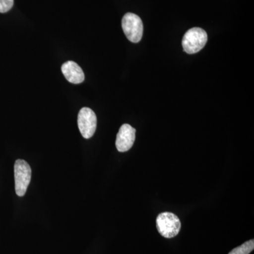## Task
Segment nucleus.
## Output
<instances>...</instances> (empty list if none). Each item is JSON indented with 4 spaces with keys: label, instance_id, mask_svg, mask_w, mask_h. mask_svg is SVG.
I'll return each instance as SVG.
<instances>
[{
    "label": "nucleus",
    "instance_id": "f257e3e1",
    "mask_svg": "<svg viewBox=\"0 0 254 254\" xmlns=\"http://www.w3.org/2000/svg\"><path fill=\"white\" fill-rule=\"evenodd\" d=\"M208 41V35L202 28H190L182 39V47L188 54H194L204 48Z\"/></svg>",
    "mask_w": 254,
    "mask_h": 254
},
{
    "label": "nucleus",
    "instance_id": "f03ea898",
    "mask_svg": "<svg viewBox=\"0 0 254 254\" xmlns=\"http://www.w3.org/2000/svg\"><path fill=\"white\" fill-rule=\"evenodd\" d=\"M181 222L176 215L165 212L159 214L156 219L157 230L165 238L171 239L176 237L181 229Z\"/></svg>",
    "mask_w": 254,
    "mask_h": 254
},
{
    "label": "nucleus",
    "instance_id": "7ed1b4c3",
    "mask_svg": "<svg viewBox=\"0 0 254 254\" xmlns=\"http://www.w3.org/2000/svg\"><path fill=\"white\" fill-rule=\"evenodd\" d=\"M122 26L128 41L134 43L141 41L143 36V25L141 18L138 15L127 13L124 16Z\"/></svg>",
    "mask_w": 254,
    "mask_h": 254
},
{
    "label": "nucleus",
    "instance_id": "20e7f679",
    "mask_svg": "<svg viewBox=\"0 0 254 254\" xmlns=\"http://www.w3.org/2000/svg\"><path fill=\"white\" fill-rule=\"evenodd\" d=\"M15 190L18 196L26 194L31 182V169L27 162L17 160L14 164Z\"/></svg>",
    "mask_w": 254,
    "mask_h": 254
},
{
    "label": "nucleus",
    "instance_id": "39448f33",
    "mask_svg": "<svg viewBox=\"0 0 254 254\" xmlns=\"http://www.w3.org/2000/svg\"><path fill=\"white\" fill-rule=\"evenodd\" d=\"M78 126L83 138H91L97 127V118L94 112L88 108H82L78 115Z\"/></svg>",
    "mask_w": 254,
    "mask_h": 254
},
{
    "label": "nucleus",
    "instance_id": "423d86ee",
    "mask_svg": "<svg viewBox=\"0 0 254 254\" xmlns=\"http://www.w3.org/2000/svg\"><path fill=\"white\" fill-rule=\"evenodd\" d=\"M136 138V129L131 125L125 124L120 127L117 135L116 145L118 151L124 153L131 149Z\"/></svg>",
    "mask_w": 254,
    "mask_h": 254
},
{
    "label": "nucleus",
    "instance_id": "0eeeda50",
    "mask_svg": "<svg viewBox=\"0 0 254 254\" xmlns=\"http://www.w3.org/2000/svg\"><path fill=\"white\" fill-rule=\"evenodd\" d=\"M62 71L66 80L73 84H78L84 81L83 70L74 62L68 61L64 63L62 66Z\"/></svg>",
    "mask_w": 254,
    "mask_h": 254
},
{
    "label": "nucleus",
    "instance_id": "6e6552de",
    "mask_svg": "<svg viewBox=\"0 0 254 254\" xmlns=\"http://www.w3.org/2000/svg\"><path fill=\"white\" fill-rule=\"evenodd\" d=\"M254 250V240L246 242L243 245L234 249L228 254H250Z\"/></svg>",
    "mask_w": 254,
    "mask_h": 254
},
{
    "label": "nucleus",
    "instance_id": "1a4fd4ad",
    "mask_svg": "<svg viewBox=\"0 0 254 254\" xmlns=\"http://www.w3.org/2000/svg\"><path fill=\"white\" fill-rule=\"evenodd\" d=\"M14 6V0H0V13L9 11Z\"/></svg>",
    "mask_w": 254,
    "mask_h": 254
}]
</instances>
